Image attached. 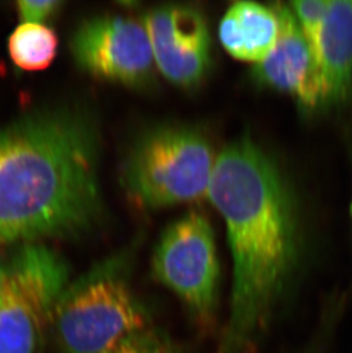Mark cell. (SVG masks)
I'll return each mask as SVG.
<instances>
[{
	"instance_id": "6da1fadb",
	"label": "cell",
	"mask_w": 352,
	"mask_h": 353,
	"mask_svg": "<svg viewBox=\"0 0 352 353\" xmlns=\"http://www.w3.org/2000/svg\"><path fill=\"white\" fill-rule=\"evenodd\" d=\"M207 196L226 222L233 259L229 314L214 353H255L295 261L289 191L271 158L246 137L217 154Z\"/></svg>"
},
{
	"instance_id": "7a4b0ae2",
	"label": "cell",
	"mask_w": 352,
	"mask_h": 353,
	"mask_svg": "<svg viewBox=\"0 0 352 353\" xmlns=\"http://www.w3.org/2000/svg\"><path fill=\"white\" fill-rule=\"evenodd\" d=\"M100 147L93 120L76 111L37 114L0 130V243L100 225Z\"/></svg>"
},
{
	"instance_id": "3957f363",
	"label": "cell",
	"mask_w": 352,
	"mask_h": 353,
	"mask_svg": "<svg viewBox=\"0 0 352 353\" xmlns=\"http://www.w3.org/2000/svg\"><path fill=\"white\" fill-rule=\"evenodd\" d=\"M135 246L104 257L69 281L54 309L50 330L61 353H104L153 325L134 290Z\"/></svg>"
},
{
	"instance_id": "277c9868",
	"label": "cell",
	"mask_w": 352,
	"mask_h": 353,
	"mask_svg": "<svg viewBox=\"0 0 352 353\" xmlns=\"http://www.w3.org/2000/svg\"><path fill=\"white\" fill-rule=\"evenodd\" d=\"M212 142L203 130L166 123L137 137L121 168L128 199L142 210H159L207 196L215 167Z\"/></svg>"
},
{
	"instance_id": "5b68a950",
	"label": "cell",
	"mask_w": 352,
	"mask_h": 353,
	"mask_svg": "<svg viewBox=\"0 0 352 353\" xmlns=\"http://www.w3.org/2000/svg\"><path fill=\"white\" fill-rule=\"evenodd\" d=\"M69 274L60 255L37 243L0 269V353L38 352Z\"/></svg>"
},
{
	"instance_id": "8992f818",
	"label": "cell",
	"mask_w": 352,
	"mask_h": 353,
	"mask_svg": "<svg viewBox=\"0 0 352 353\" xmlns=\"http://www.w3.org/2000/svg\"><path fill=\"white\" fill-rule=\"evenodd\" d=\"M151 271L175 294L202 333L215 330L221 270L215 234L205 215L191 210L165 229L153 252Z\"/></svg>"
},
{
	"instance_id": "52a82bcc",
	"label": "cell",
	"mask_w": 352,
	"mask_h": 353,
	"mask_svg": "<svg viewBox=\"0 0 352 353\" xmlns=\"http://www.w3.org/2000/svg\"><path fill=\"white\" fill-rule=\"evenodd\" d=\"M77 64L92 77L130 88H144L155 77V60L142 21L104 15L85 21L73 34Z\"/></svg>"
},
{
	"instance_id": "ba28073f",
	"label": "cell",
	"mask_w": 352,
	"mask_h": 353,
	"mask_svg": "<svg viewBox=\"0 0 352 353\" xmlns=\"http://www.w3.org/2000/svg\"><path fill=\"white\" fill-rule=\"evenodd\" d=\"M153 60L175 86H199L213 64L212 36L203 12L188 5H164L143 17Z\"/></svg>"
},
{
	"instance_id": "9c48e42d",
	"label": "cell",
	"mask_w": 352,
	"mask_h": 353,
	"mask_svg": "<svg viewBox=\"0 0 352 353\" xmlns=\"http://www.w3.org/2000/svg\"><path fill=\"white\" fill-rule=\"evenodd\" d=\"M273 7L280 34L268 57L254 64L253 80L259 86L292 95L303 107L316 108L325 102V90L313 52L291 7L282 3Z\"/></svg>"
},
{
	"instance_id": "30bf717a",
	"label": "cell",
	"mask_w": 352,
	"mask_h": 353,
	"mask_svg": "<svg viewBox=\"0 0 352 353\" xmlns=\"http://www.w3.org/2000/svg\"><path fill=\"white\" fill-rule=\"evenodd\" d=\"M316 62L325 102L344 100L352 86V0H331Z\"/></svg>"
},
{
	"instance_id": "8fae6325",
	"label": "cell",
	"mask_w": 352,
	"mask_h": 353,
	"mask_svg": "<svg viewBox=\"0 0 352 353\" xmlns=\"http://www.w3.org/2000/svg\"><path fill=\"white\" fill-rule=\"evenodd\" d=\"M280 34L273 7L254 1H238L229 7L219 26L223 48L237 60L257 64L273 50Z\"/></svg>"
},
{
	"instance_id": "7c38bea8",
	"label": "cell",
	"mask_w": 352,
	"mask_h": 353,
	"mask_svg": "<svg viewBox=\"0 0 352 353\" xmlns=\"http://www.w3.org/2000/svg\"><path fill=\"white\" fill-rule=\"evenodd\" d=\"M59 39L45 24L21 23L8 38L10 60L26 71H40L50 67L57 57Z\"/></svg>"
},
{
	"instance_id": "4fadbf2b",
	"label": "cell",
	"mask_w": 352,
	"mask_h": 353,
	"mask_svg": "<svg viewBox=\"0 0 352 353\" xmlns=\"http://www.w3.org/2000/svg\"><path fill=\"white\" fill-rule=\"evenodd\" d=\"M104 353H188L182 344L160 327L150 326L130 334Z\"/></svg>"
},
{
	"instance_id": "5bb4252c",
	"label": "cell",
	"mask_w": 352,
	"mask_h": 353,
	"mask_svg": "<svg viewBox=\"0 0 352 353\" xmlns=\"http://www.w3.org/2000/svg\"><path fill=\"white\" fill-rule=\"evenodd\" d=\"M329 3L331 0H303L292 1L289 5L299 23L303 36L306 38V43L309 45L310 50L313 52L315 61Z\"/></svg>"
},
{
	"instance_id": "9a60e30c",
	"label": "cell",
	"mask_w": 352,
	"mask_h": 353,
	"mask_svg": "<svg viewBox=\"0 0 352 353\" xmlns=\"http://www.w3.org/2000/svg\"><path fill=\"white\" fill-rule=\"evenodd\" d=\"M60 1L47 0V1H19L17 12L22 23L43 24V21L57 12Z\"/></svg>"
},
{
	"instance_id": "2e32d148",
	"label": "cell",
	"mask_w": 352,
	"mask_h": 353,
	"mask_svg": "<svg viewBox=\"0 0 352 353\" xmlns=\"http://www.w3.org/2000/svg\"><path fill=\"white\" fill-rule=\"evenodd\" d=\"M351 215H352V206H351Z\"/></svg>"
},
{
	"instance_id": "e0dca14e",
	"label": "cell",
	"mask_w": 352,
	"mask_h": 353,
	"mask_svg": "<svg viewBox=\"0 0 352 353\" xmlns=\"http://www.w3.org/2000/svg\"><path fill=\"white\" fill-rule=\"evenodd\" d=\"M0 269H1V268H0Z\"/></svg>"
}]
</instances>
